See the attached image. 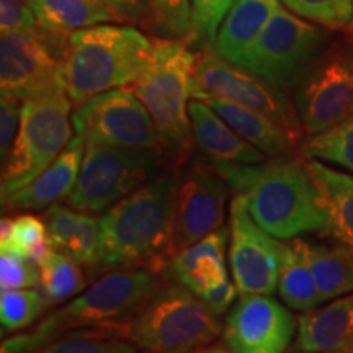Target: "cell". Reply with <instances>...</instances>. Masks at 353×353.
Here are the masks:
<instances>
[{"mask_svg": "<svg viewBox=\"0 0 353 353\" xmlns=\"http://www.w3.org/2000/svg\"><path fill=\"white\" fill-rule=\"evenodd\" d=\"M260 228L276 239L329 232L330 219L306 162L291 156L257 165L208 161Z\"/></svg>", "mask_w": 353, "mask_h": 353, "instance_id": "1", "label": "cell"}, {"mask_svg": "<svg viewBox=\"0 0 353 353\" xmlns=\"http://www.w3.org/2000/svg\"><path fill=\"white\" fill-rule=\"evenodd\" d=\"M179 169L156 179L114 203L100 216L99 272L121 268L165 270L174 255V203Z\"/></svg>", "mask_w": 353, "mask_h": 353, "instance_id": "2", "label": "cell"}, {"mask_svg": "<svg viewBox=\"0 0 353 353\" xmlns=\"http://www.w3.org/2000/svg\"><path fill=\"white\" fill-rule=\"evenodd\" d=\"M159 283L157 273L145 268L110 270L85 291L44 317L33 332L2 343V353H38L61 335L77 330H105L117 335Z\"/></svg>", "mask_w": 353, "mask_h": 353, "instance_id": "3", "label": "cell"}, {"mask_svg": "<svg viewBox=\"0 0 353 353\" xmlns=\"http://www.w3.org/2000/svg\"><path fill=\"white\" fill-rule=\"evenodd\" d=\"M154 41L132 26L95 25L68 38L59 68V83L72 101L82 105L112 88L128 87L148 68Z\"/></svg>", "mask_w": 353, "mask_h": 353, "instance_id": "4", "label": "cell"}, {"mask_svg": "<svg viewBox=\"0 0 353 353\" xmlns=\"http://www.w3.org/2000/svg\"><path fill=\"white\" fill-rule=\"evenodd\" d=\"M198 56L182 39H156L148 68L131 85L151 114L165 161L180 169L190 161L193 132L188 103Z\"/></svg>", "mask_w": 353, "mask_h": 353, "instance_id": "5", "label": "cell"}, {"mask_svg": "<svg viewBox=\"0 0 353 353\" xmlns=\"http://www.w3.org/2000/svg\"><path fill=\"white\" fill-rule=\"evenodd\" d=\"M223 325L198 294L182 285H159L120 327L145 353H188L213 343Z\"/></svg>", "mask_w": 353, "mask_h": 353, "instance_id": "6", "label": "cell"}, {"mask_svg": "<svg viewBox=\"0 0 353 353\" xmlns=\"http://www.w3.org/2000/svg\"><path fill=\"white\" fill-rule=\"evenodd\" d=\"M72 101L61 85L23 101L17 138L2 162V200L23 188L64 151L72 139Z\"/></svg>", "mask_w": 353, "mask_h": 353, "instance_id": "7", "label": "cell"}, {"mask_svg": "<svg viewBox=\"0 0 353 353\" xmlns=\"http://www.w3.org/2000/svg\"><path fill=\"white\" fill-rule=\"evenodd\" d=\"M169 167L161 152L85 143L81 172L65 205L87 214L105 213Z\"/></svg>", "mask_w": 353, "mask_h": 353, "instance_id": "8", "label": "cell"}, {"mask_svg": "<svg viewBox=\"0 0 353 353\" xmlns=\"http://www.w3.org/2000/svg\"><path fill=\"white\" fill-rule=\"evenodd\" d=\"M293 101L309 136L353 117V33L325 48L293 85Z\"/></svg>", "mask_w": 353, "mask_h": 353, "instance_id": "9", "label": "cell"}, {"mask_svg": "<svg viewBox=\"0 0 353 353\" xmlns=\"http://www.w3.org/2000/svg\"><path fill=\"white\" fill-rule=\"evenodd\" d=\"M201 97H218L267 114L296 141L304 134L294 101L285 94V88L242 65L229 63L211 50L198 56L193 72L192 99Z\"/></svg>", "mask_w": 353, "mask_h": 353, "instance_id": "10", "label": "cell"}, {"mask_svg": "<svg viewBox=\"0 0 353 353\" xmlns=\"http://www.w3.org/2000/svg\"><path fill=\"white\" fill-rule=\"evenodd\" d=\"M329 44L327 30L280 7L263 26L244 68L278 87L293 88Z\"/></svg>", "mask_w": 353, "mask_h": 353, "instance_id": "11", "label": "cell"}, {"mask_svg": "<svg viewBox=\"0 0 353 353\" xmlns=\"http://www.w3.org/2000/svg\"><path fill=\"white\" fill-rule=\"evenodd\" d=\"M72 126L83 143L164 154L151 114L128 87L83 101L72 112Z\"/></svg>", "mask_w": 353, "mask_h": 353, "instance_id": "12", "label": "cell"}, {"mask_svg": "<svg viewBox=\"0 0 353 353\" xmlns=\"http://www.w3.org/2000/svg\"><path fill=\"white\" fill-rule=\"evenodd\" d=\"M69 38V37H68ZM68 38L38 30L2 33L0 87L2 94L28 100L61 85L59 68Z\"/></svg>", "mask_w": 353, "mask_h": 353, "instance_id": "13", "label": "cell"}, {"mask_svg": "<svg viewBox=\"0 0 353 353\" xmlns=\"http://www.w3.org/2000/svg\"><path fill=\"white\" fill-rule=\"evenodd\" d=\"M231 187L210 162L188 161L179 169L174 203V254L223 228Z\"/></svg>", "mask_w": 353, "mask_h": 353, "instance_id": "14", "label": "cell"}, {"mask_svg": "<svg viewBox=\"0 0 353 353\" xmlns=\"http://www.w3.org/2000/svg\"><path fill=\"white\" fill-rule=\"evenodd\" d=\"M281 242L259 226L239 195L229 208V267L241 294H273L278 288Z\"/></svg>", "mask_w": 353, "mask_h": 353, "instance_id": "15", "label": "cell"}, {"mask_svg": "<svg viewBox=\"0 0 353 353\" xmlns=\"http://www.w3.org/2000/svg\"><path fill=\"white\" fill-rule=\"evenodd\" d=\"M296 319L272 294H241L223 329V343L232 353H285Z\"/></svg>", "mask_w": 353, "mask_h": 353, "instance_id": "16", "label": "cell"}, {"mask_svg": "<svg viewBox=\"0 0 353 353\" xmlns=\"http://www.w3.org/2000/svg\"><path fill=\"white\" fill-rule=\"evenodd\" d=\"M229 228L223 226L195 244L172 255L165 272L169 278L200 296L229 280L226 245Z\"/></svg>", "mask_w": 353, "mask_h": 353, "instance_id": "17", "label": "cell"}, {"mask_svg": "<svg viewBox=\"0 0 353 353\" xmlns=\"http://www.w3.org/2000/svg\"><path fill=\"white\" fill-rule=\"evenodd\" d=\"M83 151L85 143L82 136L76 134L52 164L23 188L2 200V205L12 211H38L68 198L77 182Z\"/></svg>", "mask_w": 353, "mask_h": 353, "instance_id": "18", "label": "cell"}, {"mask_svg": "<svg viewBox=\"0 0 353 353\" xmlns=\"http://www.w3.org/2000/svg\"><path fill=\"white\" fill-rule=\"evenodd\" d=\"M188 114L193 141L208 161L241 165H257L267 161L262 151L241 138L205 101L190 100Z\"/></svg>", "mask_w": 353, "mask_h": 353, "instance_id": "19", "label": "cell"}, {"mask_svg": "<svg viewBox=\"0 0 353 353\" xmlns=\"http://www.w3.org/2000/svg\"><path fill=\"white\" fill-rule=\"evenodd\" d=\"M298 348L307 353L353 350V293L304 311L298 317Z\"/></svg>", "mask_w": 353, "mask_h": 353, "instance_id": "20", "label": "cell"}, {"mask_svg": "<svg viewBox=\"0 0 353 353\" xmlns=\"http://www.w3.org/2000/svg\"><path fill=\"white\" fill-rule=\"evenodd\" d=\"M280 7L278 0H237L221 25L213 51L244 68L263 26Z\"/></svg>", "mask_w": 353, "mask_h": 353, "instance_id": "21", "label": "cell"}, {"mask_svg": "<svg viewBox=\"0 0 353 353\" xmlns=\"http://www.w3.org/2000/svg\"><path fill=\"white\" fill-rule=\"evenodd\" d=\"M198 100L210 105L241 138L262 151L265 156L286 157L296 148L298 141L267 114L218 97H201Z\"/></svg>", "mask_w": 353, "mask_h": 353, "instance_id": "22", "label": "cell"}, {"mask_svg": "<svg viewBox=\"0 0 353 353\" xmlns=\"http://www.w3.org/2000/svg\"><path fill=\"white\" fill-rule=\"evenodd\" d=\"M306 165L329 214L327 234L353 250V176L317 161H309Z\"/></svg>", "mask_w": 353, "mask_h": 353, "instance_id": "23", "label": "cell"}, {"mask_svg": "<svg viewBox=\"0 0 353 353\" xmlns=\"http://www.w3.org/2000/svg\"><path fill=\"white\" fill-rule=\"evenodd\" d=\"M278 294L290 309L309 311L321 304L319 293L307 260L306 241L293 237L281 242V263Z\"/></svg>", "mask_w": 353, "mask_h": 353, "instance_id": "24", "label": "cell"}, {"mask_svg": "<svg viewBox=\"0 0 353 353\" xmlns=\"http://www.w3.org/2000/svg\"><path fill=\"white\" fill-rule=\"evenodd\" d=\"M307 260L321 303L353 293V250L342 244L306 241Z\"/></svg>", "mask_w": 353, "mask_h": 353, "instance_id": "25", "label": "cell"}, {"mask_svg": "<svg viewBox=\"0 0 353 353\" xmlns=\"http://www.w3.org/2000/svg\"><path fill=\"white\" fill-rule=\"evenodd\" d=\"M37 17L44 32L64 38L88 26L120 21L97 0H41Z\"/></svg>", "mask_w": 353, "mask_h": 353, "instance_id": "26", "label": "cell"}, {"mask_svg": "<svg viewBox=\"0 0 353 353\" xmlns=\"http://www.w3.org/2000/svg\"><path fill=\"white\" fill-rule=\"evenodd\" d=\"M0 249L41 265L54 247L48 236L44 219L32 213L3 216L0 223Z\"/></svg>", "mask_w": 353, "mask_h": 353, "instance_id": "27", "label": "cell"}, {"mask_svg": "<svg viewBox=\"0 0 353 353\" xmlns=\"http://www.w3.org/2000/svg\"><path fill=\"white\" fill-rule=\"evenodd\" d=\"M39 286L48 303H63L65 299L77 296L87 285L81 263L61 250H52L39 265Z\"/></svg>", "mask_w": 353, "mask_h": 353, "instance_id": "28", "label": "cell"}, {"mask_svg": "<svg viewBox=\"0 0 353 353\" xmlns=\"http://www.w3.org/2000/svg\"><path fill=\"white\" fill-rule=\"evenodd\" d=\"M303 151L307 157L332 162L353 174V117L321 134L311 136Z\"/></svg>", "mask_w": 353, "mask_h": 353, "instance_id": "29", "label": "cell"}, {"mask_svg": "<svg viewBox=\"0 0 353 353\" xmlns=\"http://www.w3.org/2000/svg\"><path fill=\"white\" fill-rule=\"evenodd\" d=\"M48 299L43 291L32 288L3 290L0 294V322L8 332L32 325L46 307Z\"/></svg>", "mask_w": 353, "mask_h": 353, "instance_id": "30", "label": "cell"}, {"mask_svg": "<svg viewBox=\"0 0 353 353\" xmlns=\"http://www.w3.org/2000/svg\"><path fill=\"white\" fill-rule=\"evenodd\" d=\"M138 348L126 339L105 330H77L48 343L39 353H136Z\"/></svg>", "mask_w": 353, "mask_h": 353, "instance_id": "31", "label": "cell"}, {"mask_svg": "<svg viewBox=\"0 0 353 353\" xmlns=\"http://www.w3.org/2000/svg\"><path fill=\"white\" fill-rule=\"evenodd\" d=\"M149 23L165 39L193 38L192 0H148Z\"/></svg>", "mask_w": 353, "mask_h": 353, "instance_id": "32", "label": "cell"}, {"mask_svg": "<svg viewBox=\"0 0 353 353\" xmlns=\"http://www.w3.org/2000/svg\"><path fill=\"white\" fill-rule=\"evenodd\" d=\"M281 3L325 28H350L353 21V0H281Z\"/></svg>", "mask_w": 353, "mask_h": 353, "instance_id": "33", "label": "cell"}, {"mask_svg": "<svg viewBox=\"0 0 353 353\" xmlns=\"http://www.w3.org/2000/svg\"><path fill=\"white\" fill-rule=\"evenodd\" d=\"M236 2L237 0H192L193 39L211 50L221 25Z\"/></svg>", "mask_w": 353, "mask_h": 353, "instance_id": "34", "label": "cell"}, {"mask_svg": "<svg viewBox=\"0 0 353 353\" xmlns=\"http://www.w3.org/2000/svg\"><path fill=\"white\" fill-rule=\"evenodd\" d=\"M43 219L44 224H46L48 236H50L52 247L56 250L68 254L69 247L72 245L79 232V228H81V211L70 208L69 205L54 203V205L46 210Z\"/></svg>", "mask_w": 353, "mask_h": 353, "instance_id": "35", "label": "cell"}, {"mask_svg": "<svg viewBox=\"0 0 353 353\" xmlns=\"http://www.w3.org/2000/svg\"><path fill=\"white\" fill-rule=\"evenodd\" d=\"M41 270L33 260L2 252L0 255V288L20 290L39 285Z\"/></svg>", "mask_w": 353, "mask_h": 353, "instance_id": "36", "label": "cell"}, {"mask_svg": "<svg viewBox=\"0 0 353 353\" xmlns=\"http://www.w3.org/2000/svg\"><path fill=\"white\" fill-rule=\"evenodd\" d=\"M21 110H23V100L2 94V99H0V156H2V162L7 159L13 141L17 138V132H19Z\"/></svg>", "mask_w": 353, "mask_h": 353, "instance_id": "37", "label": "cell"}, {"mask_svg": "<svg viewBox=\"0 0 353 353\" xmlns=\"http://www.w3.org/2000/svg\"><path fill=\"white\" fill-rule=\"evenodd\" d=\"M37 13L23 0H0V30L2 33L38 30Z\"/></svg>", "mask_w": 353, "mask_h": 353, "instance_id": "38", "label": "cell"}, {"mask_svg": "<svg viewBox=\"0 0 353 353\" xmlns=\"http://www.w3.org/2000/svg\"><path fill=\"white\" fill-rule=\"evenodd\" d=\"M120 19V21L144 23L149 19L148 0H97Z\"/></svg>", "mask_w": 353, "mask_h": 353, "instance_id": "39", "label": "cell"}, {"mask_svg": "<svg viewBox=\"0 0 353 353\" xmlns=\"http://www.w3.org/2000/svg\"><path fill=\"white\" fill-rule=\"evenodd\" d=\"M236 294H237L236 283H231V281L228 280L226 283L218 286V288H213L210 291H205V293H201L200 298L216 316H221L232 306V301L236 299Z\"/></svg>", "mask_w": 353, "mask_h": 353, "instance_id": "40", "label": "cell"}, {"mask_svg": "<svg viewBox=\"0 0 353 353\" xmlns=\"http://www.w3.org/2000/svg\"><path fill=\"white\" fill-rule=\"evenodd\" d=\"M188 353H232L226 345H221V343H213V345H205L201 348H196V350H192Z\"/></svg>", "mask_w": 353, "mask_h": 353, "instance_id": "41", "label": "cell"}, {"mask_svg": "<svg viewBox=\"0 0 353 353\" xmlns=\"http://www.w3.org/2000/svg\"><path fill=\"white\" fill-rule=\"evenodd\" d=\"M25 3H28L30 7L33 8L34 10V13H37V10H38V7H39V3H41V0H23Z\"/></svg>", "mask_w": 353, "mask_h": 353, "instance_id": "42", "label": "cell"}, {"mask_svg": "<svg viewBox=\"0 0 353 353\" xmlns=\"http://www.w3.org/2000/svg\"><path fill=\"white\" fill-rule=\"evenodd\" d=\"M322 353H353V350H348V348H341V350H329V352H322Z\"/></svg>", "mask_w": 353, "mask_h": 353, "instance_id": "43", "label": "cell"}, {"mask_svg": "<svg viewBox=\"0 0 353 353\" xmlns=\"http://www.w3.org/2000/svg\"><path fill=\"white\" fill-rule=\"evenodd\" d=\"M290 353H307V352H303V350H299V348H298V352H290Z\"/></svg>", "mask_w": 353, "mask_h": 353, "instance_id": "44", "label": "cell"}, {"mask_svg": "<svg viewBox=\"0 0 353 353\" xmlns=\"http://www.w3.org/2000/svg\"><path fill=\"white\" fill-rule=\"evenodd\" d=\"M350 28H352V30H350V32H352V33H353V21H352V25H350Z\"/></svg>", "mask_w": 353, "mask_h": 353, "instance_id": "45", "label": "cell"}]
</instances>
